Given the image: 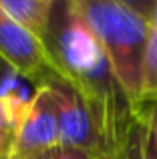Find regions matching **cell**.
Returning a JSON list of instances; mask_svg holds the SVG:
<instances>
[{
    "instance_id": "obj_1",
    "label": "cell",
    "mask_w": 157,
    "mask_h": 159,
    "mask_svg": "<svg viewBox=\"0 0 157 159\" xmlns=\"http://www.w3.org/2000/svg\"><path fill=\"white\" fill-rule=\"evenodd\" d=\"M47 43L73 87L105 105L115 115H127L133 109L123 95L101 44L75 12L71 0H56Z\"/></svg>"
},
{
    "instance_id": "obj_2",
    "label": "cell",
    "mask_w": 157,
    "mask_h": 159,
    "mask_svg": "<svg viewBox=\"0 0 157 159\" xmlns=\"http://www.w3.org/2000/svg\"><path fill=\"white\" fill-rule=\"evenodd\" d=\"M71 4L101 44L125 99L137 109L143 58L153 24L119 0H71Z\"/></svg>"
},
{
    "instance_id": "obj_3",
    "label": "cell",
    "mask_w": 157,
    "mask_h": 159,
    "mask_svg": "<svg viewBox=\"0 0 157 159\" xmlns=\"http://www.w3.org/2000/svg\"><path fill=\"white\" fill-rule=\"evenodd\" d=\"M0 58L24 81L40 85H63L71 79L61 66L48 43L16 22L0 6Z\"/></svg>"
},
{
    "instance_id": "obj_4",
    "label": "cell",
    "mask_w": 157,
    "mask_h": 159,
    "mask_svg": "<svg viewBox=\"0 0 157 159\" xmlns=\"http://www.w3.org/2000/svg\"><path fill=\"white\" fill-rule=\"evenodd\" d=\"M59 145V91L56 85H40L24 105L8 159H36Z\"/></svg>"
},
{
    "instance_id": "obj_5",
    "label": "cell",
    "mask_w": 157,
    "mask_h": 159,
    "mask_svg": "<svg viewBox=\"0 0 157 159\" xmlns=\"http://www.w3.org/2000/svg\"><path fill=\"white\" fill-rule=\"evenodd\" d=\"M121 159H157L147 107L131 109L121 137Z\"/></svg>"
},
{
    "instance_id": "obj_6",
    "label": "cell",
    "mask_w": 157,
    "mask_h": 159,
    "mask_svg": "<svg viewBox=\"0 0 157 159\" xmlns=\"http://www.w3.org/2000/svg\"><path fill=\"white\" fill-rule=\"evenodd\" d=\"M0 6L16 22L47 40L56 0H0Z\"/></svg>"
},
{
    "instance_id": "obj_7",
    "label": "cell",
    "mask_w": 157,
    "mask_h": 159,
    "mask_svg": "<svg viewBox=\"0 0 157 159\" xmlns=\"http://www.w3.org/2000/svg\"><path fill=\"white\" fill-rule=\"evenodd\" d=\"M24 105L26 103H18L12 95L0 93V159L10 157Z\"/></svg>"
},
{
    "instance_id": "obj_8",
    "label": "cell",
    "mask_w": 157,
    "mask_h": 159,
    "mask_svg": "<svg viewBox=\"0 0 157 159\" xmlns=\"http://www.w3.org/2000/svg\"><path fill=\"white\" fill-rule=\"evenodd\" d=\"M157 103V28H151V36L147 43L145 58H143L141 75V99L139 107L155 105Z\"/></svg>"
},
{
    "instance_id": "obj_9",
    "label": "cell",
    "mask_w": 157,
    "mask_h": 159,
    "mask_svg": "<svg viewBox=\"0 0 157 159\" xmlns=\"http://www.w3.org/2000/svg\"><path fill=\"white\" fill-rule=\"evenodd\" d=\"M121 4H125L129 10H133L135 14H139L141 18H145L147 22L153 24L157 16V0H119Z\"/></svg>"
},
{
    "instance_id": "obj_10",
    "label": "cell",
    "mask_w": 157,
    "mask_h": 159,
    "mask_svg": "<svg viewBox=\"0 0 157 159\" xmlns=\"http://www.w3.org/2000/svg\"><path fill=\"white\" fill-rule=\"evenodd\" d=\"M48 159H101L89 151H83L77 147H67V145H59L48 153Z\"/></svg>"
},
{
    "instance_id": "obj_11",
    "label": "cell",
    "mask_w": 157,
    "mask_h": 159,
    "mask_svg": "<svg viewBox=\"0 0 157 159\" xmlns=\"http://www.w3.org/2000/svg\"><path fill=\"white\" fill-rule=\"evenodd\" d=\"M149 111V125H151V137H153V143L157 147V103L155 105H145Z\"/></svg>"
},
{
    "instance_id": "obj_12",
    "label": "cell",
    "mask_w": 157,
    "mask_h": 159,
    "mask_svg": "<svg viewBox=\"0 0 157 159\" xmlns=\"http://www.w3.org/2000/svg\"><path fill=\"white\" fill-rule=\"evenodd\" d=\"M10 75H12V69L0 58V91H2V87H4V77H10Z\"/></svg>"
},
{
    "instance_id": "obj_13",
    "label": "cell",
    "mask_w": 157,
    "mask_h": 159,
    "mask_svg": "<svg viewBox=\"0 0 157 159\" xmlns=\"http://www.w3.org/2000/svg\"><path fill=\"white\" fill-rule=\"evenodd\" d=\"M123 137V135H121ZM101 159H121V141H119V145L115 149H111L109 153H105V155H103Z\"/></svg>"
},
{
    "instance_id": "obj_14",
    "label": "cell",
    "mask_w": 157,
    "mask_h": 159,
    "mask_svg": "<svg viewBox=\"0 0 157 159\" xmlns=\"http://www.w3.org/2000/svg\"><path fill=\"white\" fill-rule=\"evenodd\" d=\"M36 159H48V155H43V157H36Z\"/></svg>"
},
{
    "instance_id": "obj_15",
    "label": "cell",
    "mask_w": 157,
    "mask_h": 159,
    "mask_svg": "<svg viewBox=\"0 0 157 159\" xmlns=\"http://www.w3.org/2000/svg\"><path fill=\"white\" fill-rule=\"evenodd\" d=\"M153 26H155V28H157V16H155V22H153Z\"/></svg>"
}]
</instances>
